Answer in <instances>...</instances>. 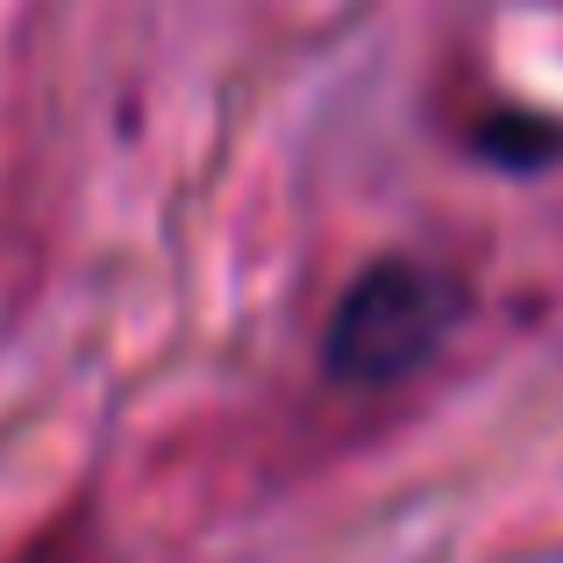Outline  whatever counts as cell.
I'll return each instance as SVG.
<instances>
[{
    "label": "cell",
    "instance_id": "cell-1",
    "mask_svg": "<svg viewBox=\"0 0 563 563\" xmlns=\"http://www.w3.org/2000/svg\"><path fill=\"white\" fill-rule=\"evenodd\" d=\"M450 329V286L428 264L385 257L343 292L329 321V372L350 385H393L407 378Z\"/></svg>",
    "mask_w": 563,
    "mask_h": 563
}]
</instances>
